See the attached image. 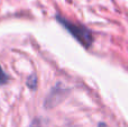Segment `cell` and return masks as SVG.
<instances>
[{
    "label": "cell",
    "instance_id": "cell-2",
    "mask_svg": "<svg viewBox=\"0 0 128 127\" xmlns=\"http://www.w3.org/2000/svg\"><path fill=\"white\" fill-rule=\"evenodd\" d=\"M65 96H66V89H64L61 86H58L55 89L52 90V92L50 94V96L47 97V99H46L45 106L48 108L55 107L56 105H58V104L63 100Z\"/></svg>",
    "mask_w": 128,
    "mask_h": 127
},
{
    "label": "cell",
    "instance_id": "cell-5",
    "mask_svg": "<svg viewBox=\"0 0 128 127\" xmlns=\"http://www.w3.org/2000/svg\"><path fill=\"white\" fill-rule=\"evenodd\" d=\"M30 127H43V125H42V123H40V120H35L33 124L30 125Z\"/></svg>",
    "mask_w": 128,
    "mask_h": 127
},
{
    "label": "cell",
    "instance_id": "cell-1",
    "mask_svg": "<svg viewBox=\"0 0 128 127\" xmlns=\"http://www.w3.org/2000/svg\"><path fill=\"white\" fill-rule=\"evenodd\" d=\"M56 19L61 25L84 47L89 48L93 43V36L92 33L86 27L81 26V25H76L73 22H68V19L61 17V16H56Z\"/></svg>",
    "mask_w": 128,
    "mask_h": 127
},
{
    "label": "cell",
    "instance_id": "cell-6",
    "mask_svg": "<svg viewBox=\"0 0 128 127\" xmlns=\"http://www.w3.org/2000/svg\"><path fill=\"white\" fill-rule=\"evenodd\" d=\"M99 127H108L106 125V124H104V123H101V124H99Z\"/></svg>",
    "mask_w": 128,
    "mask_h": 127
},
{
    "label": "cell",
    "instance_id": "cell-4",
    "mask_svg": "<svg viewBox=\"0 0 128 127\" xmlns=\"http://www.w3.org/2000/svg\"><path fill=\"white\" fill-rule=\"evenodd\" d=\"M7 81H8V76L4 73V69L0 66V86H2V84H4V83H7Z\"/></svg>",
    "mask_w": 128,
    "mask_h": 127
},
{
    "label": "cell",
    "instance_id": "cell-3",
    "mask_svg": "<svg viewBox=\"0 0 128 127\" xmlns=\"http://www.w3.org/2000/svg\"><path fill=\"white\" fill-rule=\"evenodd\" d=\"M27 84H28V87L32 88V89H36V86H37V78H36V76H32L30 78L28 79Z\"/></svg>",
    "mask_w": 128,
    "mask_h": 127
}]
</instances>
